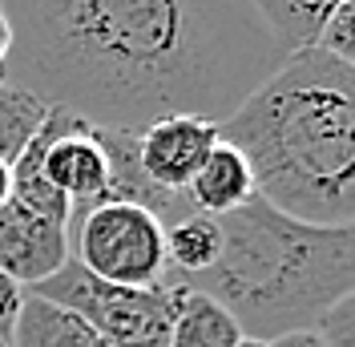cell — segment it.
Here are the masks:
<instances>
[{"label": "cell", "mask_w": 355, "mask_h": 347, "mask_svg": "<svg viewBox=\"0 0 355 347\" xmlns=\"http://www.w3.org/2000/svg\"><path fill=\"white\" fill-rule=\"evenodd\" d=\"M174 323H170V344L166 347H234L243 339L239 323L222 311L214 299H206L198 291L174 287Z\"/></svg>", "instance_id": "11"}, {"label": "cell", "mask_w": 355, "mask_h": 347, "mask_svg": "<svg viewBox=\"0 0 355 347\" xmlns=\"http://www.w3.org/2000/svg\"><path fill=\"white\" fill-rule=\"evenodd\" d=\"M218 146V126L202 117H162L137 133V166L166 194H186L190 178L198 174L206 153Z\"/></svg>", "instance_id": "6"}, {"label": "cell", "mask_w": 355, "mask_h": 347, "mask_svg": "<svg viewBox=\"0 0 355 347\" xmlns=\"http://www.w3.org/2000/svg\"><path fill=\"white\" fill-rule=\"evenodd\" d=\"M41 174L53 190H61L73 206V214H85L89 206L110 198V158L97 146L93 126L81 117H69L61 133L44 146Z\"/></svg>", "instance_id": "7"}, {"label": "cell", "mask_w": 355, "mask_h": 347, "mask_svg": "<svg viewBox=\"0 0 355 347\" xmlns=\"http://www.w3.org/2000/svg\"><path fill=\"white\" fill-rule=\"evenodd\" d=\"M21 303H24V291L0 275V347H12V331H17Z\"/></svg>", "instance_id": "16"}, {"label": "cell", "mask_w": 355, "mask_h": 347, "mask_svg": "<svg viewBox=\"0 0 355 347\" xmlns=\"http://www.w3.org/2000/svg\"><path fill=\"white\" fill-rule=\"evenodd\" d=\"M254 198H259V190H254V178H250L246 158L218 137V146L206 153V162L198 166V174L190 178L186 202H190L198 214L222 218V214L243 210L246 202H254Z\"/></svg>", "instance_id": "9"}, {"label": "cell", "mask_w": 355, "mask_h": 347, "mask_svg": "<svg viewBox=\"0 0 355 347\" xmlns=\"http://www.w3.org/2000/svg\"><path fill=\"white\" fill-rule=\"evenodd\" d=\"M218 137L246 158L254 190L307 226H355V65L299 49L266 77Z\"/></svg>", "instance_id": "2"}, {"label": "cell", "mask_w": 355, "mask_h": 347, "mask_svg": "<svg viewBox=\"0 0 355 347\" xmlns=\"http://www.w3.org/2000/svg\"><path fill=\"white\" fill-rule=\"evenodd\" d=\"M12 347H110V344L77 311L37 299V295H24L17 331H12Z\"/></svg>", "instance_id": "10"}, {"label": "cell", "mask_w": 355, "mask_h": 347, "mask_svg": "<svg viewBox=\"0 0 355 347\" xmlns=\"http://www.w3.org/2000/svg\"><path fill=\"white\" fill-rule=\"evenodd\" d=\"M218 218L190 214L166 226V279H190L218 259Z\"/></svg>", "instance_id": "13"}, {"label": "cell", "mask_w": 355, "mask_h": 347, "mask_svg": "<svg viewBox=\"0 0 355 347\" xmlns=\"http://www.w3.org/2000/svg\"><path fill=\"white\" fill-rule=\"evenodd\" d=\"M4 85L101 130L230 117L287 49L250 0H0Z\"/></svg>", "instance_id": "1"}, {"label": "cell", "mask_w": 355, "mask_h": 347, "mask_svg": "<svg viewBox=\"0 0 355 347\" xmlns=\"http://www.w3.org/2000/svg\"><path fill=\"white\" fill-rule=\"evenodd\" d=\"M69 259L110 287H162L166 226L133 202H97L69 218Z\"/></svg>", "instance_id": "4"}, {"label": "cell", "mask_w": 355, "mask_h": 347, "mask_svg": "<svg viewBox=\"0 0 355 347\" xmlns=\"http://www.w3.org/2000/svg\"><path fill=\"white\" fill-rule=\"evenodd\" d=\"M250 4L270 28V37L287 53H299V49H315L319 28L343 0H250Z\"/></svg>", "instance_id": "12"}, {"label": "cell", "mask_w": 355, "mask_h": 347, "mask_svg": "<svg viewBox=\"0 0 355 347\" xmlns=\"http://www.w3.org/2000/svg\"><path fill=\"white\" fill-rule=\"evenodd\" d=\"M8 53H12V24H8V17L0 12V69H4V61H8Z\"/></svg>", "instance_id": "18"}, {"label": "cell", "mask_w": 355, "mask_h": 347, "mask_svg": "<svg viewBox=\"0 0 355 347\" xmlns=\"http://www.w3.org/2000/svg\"><path fill=\"white\" fill-rule=\"evenodd\" d=\"M234 347H266V344H259V339H246V335H243V339H239Z\"/></svg>", "instance_id": "20"}, {"label": "cell", "mask_w": 355, "mask_h": 347, "mask_svg": "<svg viewBox=\"0 0 355 347\" xmlns=\"http://www.w3.org/2000/svg\"><path fill=\"white\" fill-rule=\"evenodd\" d=\"M266 347H327L315 331H295V335H279V339H270Z\"/></svg>", "instance_id": "17"}, {"label": "cell", "mask_w": 355, "mask_h": 347, "mask_svg": "<svg viewBox=\"0 0 355 347\" xmlns=\"http://www.w3.org/2000/svg\"><path fill=\"white\" fill-rule=\"evenodd\" d=\"M352 17H355V0H343L331 17H327V24L319 28V41H315V49H323L327 57L343 61V65H355V28H352Z\"/></svg>", "instance_id": "15"}, {"label": "cell", "mask_w": 355, "mask_h": 347, "mask_svg": "<svg viewBox=\"0 0 355 347\" xmlns=\"http://www.w3.org/2000/svg\"><path fill=\"white\" fill-rule=\"evenodd\" d=\"M8 198H12V166L0 162V206H8Z\"/></svg>", "instance_id": "19"}, {"label": "cell", "mask_w": 355, "mask_h": 347, "mask_svg": "<svg viewBox=\"0 0 355 347\" xmlns=\"http://www.w3.org/2000/svg\"><path fill=\"white\" fill-rule=\"evenodd\" d=\"M57 307L77 311L85 323L101 331L110 347H166L170 344V323H174V291L162 287H110L93 279L81 262L69 259L53 279L37 282L33 291Z\"/></svg>", "instance_id": "5"}, {"label": "cell", "mask_w": 355, "mask_h": 347, "mask_svg": "<svg viewBox=\"0 0 355 347\" xmlns=\"http://www.w3.org/2000/svg\"><path fill=\"white\" fill-rule=\"evenodd\" d=\"M218 259L190 279H162L198 291L239 323L246 339L315 331L355 291V226H307L263 198L218 218Z\"/></svg>", "instance_id": "3"}, {"label": "cell", "mask_w": 355, "mask_h": 347, "mask_svg": "<svg viewBox=\"0 0 355 347\" xmlns=\"http://www.w3.org/2000/svg\"><path fill=\"white\" fill-rule=\"evenodd\" d=\"M69 262V230L28 214L21 206H0V275L33 291Z\"/></svg>", "instance_id": "8"}, {"label": "cell", "mask_w": 355, "mask_h": 347, "mask_svg": "<svg viewBox=\"0 0 355 347\" xmlns=\"http://www.w3.org/2000/svg\"><path fill=\"white\" fill-rule=\"evenodd\" d=\"M44 113H49V105L41 97L0 81V162L12 166L21 158V150L33 142V133L41 130Z\"/></svg>", "instance_id": "14"}]
</instances>
